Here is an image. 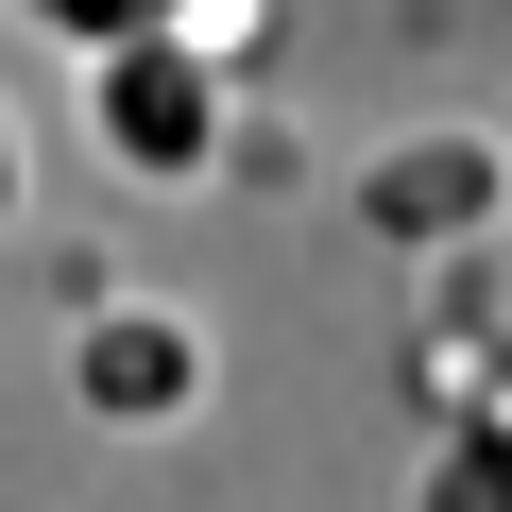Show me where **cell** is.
Returning <instances> with one entry per match:
<instances>
[{"label":"cell","instance_id":"cell-3","mask_svg":"<svg viewBox=\"0 0 512 512\" xmlns=\"http://www.w3.org/2000/svg\"><path fill=\"white\" fill-rule=\"evenodd\" d=\"M478 205H495V154H410V171H376V222H410V239H427V222H478Z\"/></svg>","mask_w":512,"mask_h":512},{"label":"cell","instance_id":"cell-4","mask_svg":"<svg viewBox=\"0 0 512 512\" xmlns=\"http://www.w3.org/2000/svg\"><path fill=\"white\" fill-rule=\"evenodd\" d=\"M35 35H69V52H120V35H154V0H18Z\"/></svg>","mask_w":512,"mask_h":512},{"label":"cell","instance_id":"cell-7","mask_svg":"<svg viewBox=\"0 0 512 512\" xmlns=\"http://www.w3.org/2000/svg\"><path fill=\"white\" fill-rule=\"evenodd\" d=\"M154 18H205V0H154Z\"/></svg>","mask_w":512,"mask_h":512},{"label":"cell","instance_id":"cell-1","mask_svg":"<svg viewBox=\"0 0 512 512\" xmlns=\"http://www.w3.org/2000/svg\"><path fill=\"white\" fill-rule=\"evenodd\" d=\"M103 137H120V171H205L222 154V86H205V52L171 18L103 52Z\"/></svg>","mask_w":512,"mask_h":512},{"label":"cell","instance_id":"cell-6","mask_svg":"<svg viewBox=\"0 0 512 512\" xmlns=\"http://www.w3.org/2000/svg\"><path fill=\"white\" fill-rule=\"evenodd\" d=\"M0 205H18V137H0Z\"/></svg>","mask_w":512,"mask_h":512},{"label":"cell","instance_id":"cell-5","mask_svg":"<svg viewBox=\"0 0 512 512\" xmlns=\"http://www.w3.org/2000/svg\"><path fill=\"white\" fill-rule=\"evenodd\" d=\"M444 512H512V461H444Z\"/></svg>","mask_w":512,"mask_h":512},{"label":"cell","instance_id":"cell-2","mask_svg":"<svg viewBox=\"0 0 512 512\" xmlns=\"http://www.w3.org/2000/svg\"><path fill=\"white\" fill-rule=\"evenodd\" d=\"M188 376H205V342H188V325H154V308L86 325V393H103L120 427H171V410H188Z\"/></svg>","mask_w":512,"mask_h":512}]
</instances>
